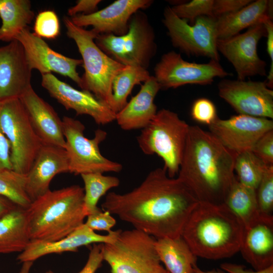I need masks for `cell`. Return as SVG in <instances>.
<instances>
[{"instance_id":"f6af8a7d","label":"cell","mask_w":273,"mask_h":273,"mask_svg":"<svg viewBox=\"0 0 273 273\" xmlns=\"http://www.w3.org/2000/svg\"><path fill=\"white\" fill-rule=\"evenodd\" d=\"M221 268L229 273H273V265L260 270L251 271L246 269L243 265L232 263H224L220 265Z\"/></svg>"},{"instance_id":"44dd1931","label":"cell","mask_w":273,"mask_h":273,"mask_svg":"<svg viewBox=\"0 0 273 273\" xmlns=\"http://www.w3.org/2000/svg\"><path fill=\"white\" fill-rule=\"evenodd\" d=\"M121 230L111 231L106 235L97 234L84 223L66 237L56 241L31 240L17 256L20 262L32 261L46 255L64 252H76L78 248L95 243H110L116 239Z\"/></svg>"},{"instance_id":"8fae6325","label":"cell","mask_w":273,"mask_h":273,"mask_svg":"<svg viewBox=\"0 0 273 273\" xmlns=\"http://www.w3.org/2000/svg\"><path fill=\"white\" fill-rule=\"evenodd\" d=\"M163 23L173 46L189 56H203L219 61L216 19L203 16L191 25L179 18L169 6L163 13Z\"/></svg>"},{"instance_id":"3957f363","label":"cell","mask_w":273,"mask_h":273,"mask_svg":"<svg viewBox=\"0 0 273 273\" xmlns=\"http://www.w3.org/2000/svg\"><path fill=\"white\" fill-rule=\"evenodd\" d=\"M244 226L224 204L199 202L181 237L197 256L217 260L239 251Z\"/></svg>"},{"instance_id":"7dc6e473","label":"cell","mask_w":273,"mask_h":273,"mask_svg":"<svg viewBox=\"0 0 273 273\" xmlns=\"http://www.w3.org/2000/svg\"><path fill=\"white\" fill-rule=\"evenodd\" d=\"M33 262L32 261H26L23 262L22 266L19 273H29Z\"/></svg>"},{"instance_id":"603a6c76","label":"cell","mask_w":273,"mask_h":273,"mask_svg":"<svg viewBox=\"0 0 273 273\" xmlns=\"http://www.w3.org/2000/svg\"><path fill=\"white\" fill-rule=\"evenodd\" d=\"M239 251L255 270L273 265V217L260 215L244 227Z\"/></svg>"},{"instance_id":"7402d4cb","label":"cell","mask_w":273,"mask_h":273,"mask_svg":"<svg viewBox=\"0 0 273 273\" xmlns=\"http://www.w3.org/2000/svg\"><path fill=\"white\" fill-rule=\"evenodd\" d=\"M36 133L43 145L65 149L62 120L53 108L30 87L19 98Z\"/></svg>"},{"instance_id":"f546056e","label":"cell","mask_w":273,"mask_h":273,"mask_svg":"<svg viewBox=\"0 0 273 273\" xmlns=\"http://www.w3.org/2000/svg\"><path fill=\"white\" fill-rule=\"evenodd\" d=\"M150 76L148 70L142 67L124 66L112 81L111 109L116 114L120 111L127 103V98L134 86L145 82Z\"/></svg>"},{"instance_id":"5b68a950","label":"cell","mask_w":273,"mask_h":273,"mask_svg":"<svg viewBox=\"0 0 273 273\" xmlns=\"http://www.w3.org/2000/svg\"><path fill=\"white\" fill-rule=\"evenodd\" d=\"M63 21L67 36L74 41L82 57L84 72L81 77V88L90 92L110 107L113 80L125 66L99 48L95 42L99 34L92 29L75 25L68 17H65Z\"/></svg>"},{"instance_id":"7c38bea8","label":"cell","mask_w":273,"mask_h":273,"mask_svg":"<svg viewBox=\"0 0 273 273\" xmlns=\"http://www.w3.org/2000/svg\"><path fill=\"white\" fill-rule=\"evenodd\" d=\"M154 74L161 89L175 88L186 84H210L216 77L230 75L219 61L210 60L207 63L190 62L174 51L162 56L154 68Z\"/></svg>"},{"instance_id":"2e32d148","label":"cell","mask_w":273,"mask_h":273,"mask_svg":"<svg viewBox=\"0 0 273 273\" xmlns=\"http://www.w3.org/2000/svg\"><path fill=\"white\" fill-rule=\"evenodd\" d=\"M41 75L42 86L66 110H73L76 115L89 116L98 125L107 124L115 120L116 113L90 92L78 90L52 73Z\"/></svg>"},{"instance_id":"4316f807","label":"cell","mask_w":273,"mask_h":273,"mask_svg":"<svg viewBox=\"0 0 273 273\" xmlns=\"http://www.w3.org/2000/svg\"><path fill=\"white\" fill-rule=\"evenodd\" d=\"M156 250L169 273H195L197 256L180 237L156 239Z\"/></svg>"},{"instance_id":"83f0119b","label":"cell","mask_w":273,"mask_h":273,"mask_svg":"<svg viewBox=\"0 0 273 273\" xmlns=\"http://www.w3.org/2000/svg\"><path fill=\"white\" fill-rule=\"evenodd\" d=\"M34 17L29 0H0V40L10 42L28 27Z\"/></svg>"},{"instance_id":"e575fe53","label":"cell","mask_w":273,"mask_h":273,"mask_svg":"<svg viewBox=\"0 0 273 273\" xmlns=\"http://www.w3.org/2000/svg\"><path fill=\"white\" fill-rule=\"evenodd\" d=\"M213 2L214 0H193L177 4L171 8L177 16L187 20L190 24L192 25L196 19L200 16L213 17Z\"/></svg>"},{"instance_id":"4fadbf2b","label":"cell","mask_w":273,"mask_h":273,"mask_svg":"<svg viewBox=\"0 0 273 273\" xmlns=\"http://www.w3.org/2000/svg\"><path fill=\"white\" fill-rule=\"evenodd\" d=\"M266 30L263 23L248 28L243 33L231 37L217 39L218 52L232 64L240 80L259 75H266V62L257 54V44L262 37H266Z\"/></svg>"},{"instance_id":"30bf717a","label":"cell","mask_w":273,"mask_h":273,"mask_svg":"<svg viewBox=\"0 0 273 273\" xmlns=\"http://www.w3.org/2000/svg\"><path fill=\"white\" fill-rule=\"evenodd\" d=\"M62 120L70 173L81 175L119 172L122 169L121 164L107 159L101 153L99 145L107 137L105 131L98 129L94 137L89 139L85 136V126L80 121L68 116H64Z\"/></svg>"},{"instance_id":"cb8c5ba5","label":"cell","mask_w":273,"mask_h":273,"mask_svg":"<svg viewBox=\"0 0 273 273\" xmlns=\"http://www.w3.org/2000/svg\"><path fill=\"white\" fill-rule=\"evenodd\" d=\"M144 83L139 93L116 114L115 120L124 130L143 129L157 112L154 99L160 85L154 76Z\"/></svg>"},{"instance_id":"484cf974","label":"cell","mask_w":273,"mask_h":273,"mask_svg":"<svg viewBox=\"0 0 273 273\" xmlns=\"http://www.w3.org/2000/svg\"><path fill=\"white\" fill-rule=\"evenodd\" d=\"M30 241L26 209L17 206L0 217V254L21 252Z\"/></svg>"},{"instance_id":"e0dca14e","label":"cell","mask_w":273,"mask_h":273,"mask_svg":"<svg viewBox=\"0 0 273 273\" xmlns=\"http://www.w3.org/2000/svg\"><path fill=\"white\" fill-rule=\"evenodd\" d=\"M16 40L22 45L30 68L38 70L41 75L55 72L68 77L80 88L81 78L77 71L82 64V59L66 57L52 49L41 38L27 27L17 35Z\"/></svg>"},{"instance_id":"ee69618b","label":"cell","mask_w":273,"mask_h":273,"mask_svg":"<svg viewBox=\"0 0 273 273\" xmlns=\"http://www.w3.org/2000/svg\"><path fill=\"white\" fill-rule=\"evenodd\" d=\"M1 102H0L1 108ZM12 169L10 161V146L0 123V169Z\"/></svg>"},{"instance_id":"f1b7e54d","label":"cell","mask_w":273,"mask_h":273,"mask_svg":"<svg viewBox=\"0 0 273 273\" xmlns=\"http://www.w3.org/2000/svg\"><path fill=\"white\" fill-rule=\"evenodd\" d=\"M224 204L247 226L260 216L256 190L239 181L236 176L225 198Z\"/></svg>"},{"instance_id":"5bb4252c","label":"cell","mask_w":273,"mask_h":273,"mask_svg":"<svg viewBox=\"0 0 273 273\" xmlns=\"http://www.w3.org/2000/svg\"><path fill=\"white\" fill-rule=\"evenodd\" d=\"M208 127L209 132L236 156L252 151L257 141L263 134L273 130V120L238 114L226 119L218 117Z\"/></svg>"},{"instance_id":"b9f144b4","label":"cell","mask_w":273,"mask_h":273,"mask_svg":"<svg viewBox=\"0 0 273 273\" xmlns=\"http://www.w3.org/2000/svg\"><path fill=\"white\" fill-rule=\"evenodd\" d=\"M272 19L268 18L264 20L263 24L266 30V51L271 60L269 70L265 81L268 87H273V22Z\"/></svg>"},{"instance_id":"ac0fdd59","label":"cell","mask_w":273,"mask_h":273,"mask_svg":"<svg viewBox=\"0 0 273 273\" xmlns=\"http://www.w3.org/2000/svg\"><path fill=\"white\" fill-rule=\"evenodd\" d=\"M32 70L18 40L1 47L0 102L19 99L31 87Z\"/></svg>"},{"instance_id":"8992f818","label":"cell","mask_w":273,"mask_h":273,"mask_svg":"<svg viewBox=\"0 0 273 273\" xmlns=\"http://www.w3.org/2000/svg\"><path fill=\"white\" fill-rule=\"evenodd\" d=\"M189 127L176 113L162 109L142 129L137 142L145 154H156L161 158L163 168L173 178L178 173Z\"/></svg>"},{"instance_id":"6da1fadb","label":"cell","mask_w":273,"mask_h":273,"mask_svg":"<svg viewBox=\"0 0 273 273\" xmlns=\"http://www.w3.org/2000/svg\"><path fill=\"white\" fill-rule=\"evenodd\" d=\"M198 202L178 177H170L163 168H157L131 191L109 193L102 207L156 239L176 238Z\"/></svg>"},{"instance_id":"c3c4849f","label":"cell","mask_w":273,"mask_h":273,"mask_svg":"<svg viewBox=\"0 0 273 273\" xmlns=\"http://www.w3.org/2000/svg\"><path fill=\"white\" fill-rule=\"evenodd\" d=\"M195 273H224L219 269H213L209 271H204L199 268L197 265L194 268Z\"/></svg>"},{"instance_id":"7bdbcfd3","label":"cell","mask_w":273,"mask_h":273,"mask_svg":"<svg viewBox=\"0 0 273 273\" xmlns=\"http://www.w3.org/2000/svg\"><path fill=\"white\" fill-rule=\"evenodd\" d=\"M100 0H78L76 5L70 7L68 14L70 17L78 14L88 15L98 11V5Z\"/></svg>"},{"instance_id":"d6986e66","label":"cell","mask_w":273,"mask_h":273,"mask_svg":"<svg viewBox=\"0 0 273 273\" xmlns=\"http://www.w3.org/2000/svg\"><path fill=\"white\" fill-rule=\"evenodd\" d=\"M153 2L151 0H117L92 14H78L70 18L77 26L83 28L92 26V29L98 34L120 36L127 32L131 16L136 12L148 8Z\"/></svg>"},{"instance_id":"52a82bcc","label":"cell","mask_w":273,"mask_h":273,"mask_svg":"<svg viewBox=\"0 0 273 273\" xmlns=\"http://www.w3.org/2000/svg\"><path fill=\"white\" fill-rule=\"evenodd\" d=\"M155 240L135 229L120 230L113 242L102 244L103 260L111 273H169L159 258Z\"/></svg>"},{"instance_id":"4dcf8cb0","label":"cell","mask_w":273,"mask_h":273,"mask_svg":"<svg viewBox=\"0 0 273 273\" xmlns=\"http://www.w3.org/2000/svg\"><path fill=\"white\" fill-rule=\"evenodd\" d=\"M84 188L83 202L87 216L101 209L97 206L100 199L109 190L120 184L118 178L104 175L102 173H87L80 175Z\"/></svg>"},{"instance_id":"9c48e42d","label":"cell","mask_w":273,"mask_h":273,"mask_svg":"<svg viewBox=\"0 0 273 273\" xmlns=\"http://www.w3.org/2000/svg\"><path fill=\"white\" fill-rule=\"evenodd\" d=\"M0 123L10 146L12 169L26 175L43 144L19 99L1 102Z\"/></svg>"},{"instance_id":"d6a6232c","label":"cell","mask_w":273,"mask_h":273,"mask_svg":"<svg viewBox=\"0 0 273 273\" xmlns=\"http://www.w3.org/2000/svg\"><path fill=\"white\" fill-rule=\"evenodd\" d=\"M25 175L13 169H0V196L27 209L32 201L25 189Z\"/></svg>"},{"instance_id":"ba28073f","label":"cell","mask_w":273,"mask_h":273,"mask_svg":"<svg viewBox=\"0 0 273 273\" xmlns=\"http://www.w3.org/2000/svg\"><path fill=\"white\" fill-rule=\"evenodd\" d=\"M95 42L105 54L123 66L146 69L157 48L153 27L147 15L141 11L130 18L125 34H100Z\"/></svg>"},{"instance_id":"bcb514c9","label":"cell","mask_w":273,"mask_h":273,"mask_svg":"<svg viewBox=\"0 0 273 273\" xmlns=\"http://www.w3.org/2000/svg\"><path fill=\"white\" fill-rule=\"evenodd\" d=\"M16 206L17 205L10 200L0 196V217L10 211Z\"/></svg>"},{"instance_id":"d4e9b609","label":"cell","mask_w":273,"mask_h":273,"mask_svg":"<svg viewBox=\"0 0 273 273\" xmlns=\"http://www.w3.org/2000/svg\"><path fill=\"white\" fill-rule=\"evenodd\" d=\"M272 1H252L241 9L216 18L218 39H224L237 35L246 28L272 19Z\"/></svg>"},{"instance_id":"d590c367","label":"cell","mask_w":273,"mask_h":273,"mask_svg":"<svg viewBox=\"0 0 273 273\" xmlns=\"http://www.w3.org/2000/svg\"><path fill=\"white\" fill-rule=\"evenodd\" d=\"M33 33L41 38L56 39L60 34V23L56 13L51 10L40 12L36 16Z\"/></svg>"},{"instance_id":"9a60e30c","label":"cell","mask_w":273,"mask_h":273,"mask_svg":"<svg viewBox=\"0 0 273 273\" xmlns=\"http://www.w3.org/2000/svg\"><path fill=\"white\" fill-rule=\"evenodd\" d=\"M218 95L238 113L273 118V90L265 81L223 79L218 84Z\"/></svg>"},{"instance_id":"1f68e13d","label":"cell","mask_w":273,"mask_h":273,"mask_svg":"<svg viewBox=\"0 0 273 273\" xmlns=\"http://www.w3.org/2000/svg\"><path fill=\"white\" fill-rule=\"evenodd\" d=\"M252 151L236 156L234 171L237 179L243 185L256 190L267 166Z\"/></svg>"},{"instance_id":"74e56055","label":"cell","mask_w":273,"mask_h":273,"mask_svg":"<svg viewBox=\"0 0 273 273\" xmlns=\"http://www.w3.org/2000/svg\"><path fill=\"white\" fill-rule=\"evenodd\" d=\"M252 151L267 165H273V130L263 134L254 145Z\"/></svg>"},{"instance_id":"8d00e7d4","label":"cell","mask_w":273,"mask_h":273,"mask_svg":"<svg viewBox=\"0 0 273 273\" xmlns=\"http://www.w3.org/2000/svg\"><path fill=\"white\" fill-rule=\"evenodd\" d=\"M191 115L194 120L208 126L218 117L214 104L204 98H199L194 101L192 106Z\"/></svg>"},{"instance_id":"ffe728a7","label":"cell","mask_w":273,"mask_h":273,"mask_svg":"<svg viewBox=\"0 0 273 273\" xmlns=\"http://www.w3.org/2000/svg\"><path fill=\"white\" fill-rule=\"evenodd\" d=\"M66 172H69V168L65 150L43 144L25 175V189L31 201L50 190V184L55 175Z\"/></svg>"},{"instance_id":"f35d334b","label":"cell","mask_w":273,"mask_h":273,"mask_svg":"<svg viewBox=\"0 0 273 273\" xmlns=\"http://www.w3.org/2000/svg\"><path fill=\"white\" fill-rule=\"evenodd\" d=\"M116 223L115 219L108 211L101 210L87 216L85 224L91 230L110 232Z\"/></svg>"},{"instance_id":"836d02e7","label":"cell","mask_w":273,"mask_h":273,"mask_svg":"<svg viewBox=\"0 0 273 273\" xmlns=\"http://www.w3.org/2000/svg\"><path fill=\"white\" fill-rule=\"evenodd\" d=\"M256 192L260 215L273 217V165L266 168Z\"/></svg>"},{"instance_id":"ab89813d","label":"cell","mask_w":273,"mask_h":273,"mask_svg":"<svg viewBox=\"0 0 273 273\" xmlns=\"http://www.w3.org/2000/svg\"><path fill=\"white\" fill-rule=\"evenodd\" d=\"M251 0H214L212 9L213 17L220 16L234 13L244 8Z\"/></svg>"},{"instance_id":"60d3db41","label":"cell","mask_w":273,"mask_h":273,"mask_svg":"<svg viewBox=\"0 0 273 273\" xmlns=\"http://www.w3.org/2000/svg\"><path fill=\"white\" fill-rule=\"evenodd\" d=\"M102 244H94L91 248L87 260L83 268L78 273H96L102 266L103 260L102 253ZM46 273H55L51 270Z\"/></svg>"},{"instance_id":"277c9868","label":"cell","mask_w":273,"mask_h":273,"mask_svg":"<svg viewBox=\"0 0 273 273\" xmlns=\"http://www.w3.org/2000/svg\"><path fill=\"white\" fill-rule=\"evenodd\" d=\"M83 188L73 185L50 190L33 201L26 209L30 241H56L83 224Z\"/></svg>"},{"instance_id":"7a4b0ae2","label":"cell","mask_w":273,"mask_h":273,"mask_svg":"<svg viewBox=\"0 0 273 273\" xmlns=\"http://www.w3.org/2000/svg\"><path fill=\"white\" fill-rule=\"evenodd\" d=\"M235 157L209 131L190 126L177 177L199 202L224 204Z\"/></svg>"}]
</instances>
